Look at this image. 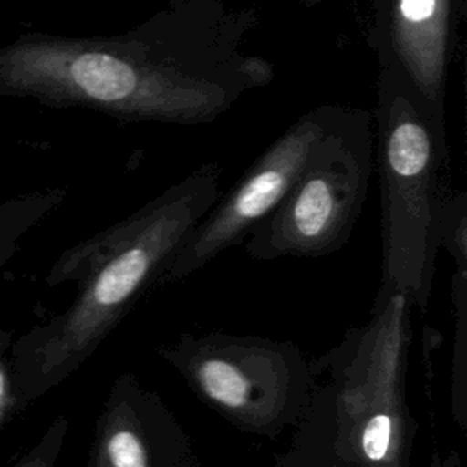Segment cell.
Masks as SVG:
<instances>
[{
	"label": "cell",
	"mask_w": 467,
	"mask_h": 467,
	"mask_svg": "<svg viewBox=\"0 0 467 467\" xmlns=\"http://www.w3.org/2000/svg\"><path fill=\"white\" fill-rule=\"evenodd\" d=\"M66 199L64 188H44L0 201V268L15 255L24 235Z\"/></svg>",
	"instance_id": "30bf717a"
},
{
	"label": "cell",
	"mask_w": 467,
	"mask_h": 467,
	"mask_svg": "<svg viewBox=\"0 0 467 467\" xmlns=\"http://www.w3.org/2000/svg\"><path fill=\"white\" fill-rule=\"evenodd\" d=\"M254 7L168 0L119 35L22 33L0 46V97L84 108L120 122L212 124L274 80L248 53Z\"/></svg>",
	"instance_id": "6da1fadb"
},
{
	"label": "cell",
	"mask_w": 467,
	"mask_h": 467,
	"mask_svg": "<svg viewBox=\"0 0 467 467\" xmlns=\"http://www.w3.org/2000/svg\"><path fill=\"white\" fill-rule=\"evenodd\" d=\"M279 467H327V465H323L321 462H317L299 451L288 449V452L283 458H279Z\"/></svg>",
	"instance_id": "5bb4252c"
},
{
	"label": "cell",
	"mask_w": 467,
	"mask_h": 467,
	"mask_svg": "<svg viewBox=\"0 0 467 467\" xmlns=\"http://www.w3.org/2000/svg\"><path fill=\"white\" fill-rule=\"evenodd\" d=\"M465 0H372L368 44L379 71L414 100L445 142V93Z\"/></svg>",
	"instance_id": "ba28073f"
},
{
	"label": "cell",
	"mask_w": 467,
	"mask_h": 467,
	"mask_svg": "<svg viewBox=\"0 0 467 467\" xmlns=\"http://www.w3.org/2000/svg\"><path fill=\"white\" fill-rule=\"evenodd\" d=\"M372 171V111L345 106L285 199L246 237V254L272 261L337 252L363 212Z\"/></svg>",
	"instance_id": "8992f818"
},
{
	"label": "cell",
	"mask_w": 467,
	"mask_h": 467,
	"mask_svg": "<svg viewBox=\"0 0 467 467\" xmlns=\"http://www.w3.org/2000/svg\"><path fill=\"white\" fill-rule=\"evenodd\" d=\"M67 432V420L66 416H57L40 440L27 449L11 467H55L62 445L66 441Z\"/></svg>",
	"instance_id": "7c38bea8"
},
{
	"label": "cell",
	"mask_w": 467,
	"mask_h": 467,
	"mask_svg": "<svg viewBox=\"0 0 467 467\" xmlns=\"http://www.w3.org/2000/svg\"><path fill=\"white\" fill-rule=\"evenodd\" d=\"M11 332H0V425L20 405L11 363Z\"/></svg>",
	"instance_id": "4fadbf2b"
},
{
	"label": "cell",
	"mask_w": 467,
	"mask_h": 467,
	"mask_svg": "<svg viewBox=\"0 0 467 467\" xmlns=\"http://www.w3.org/2000/svg\"><path fill=\"white\" fill-rule=\"evenodd\" d=\"M374 117L381 190V281L376 297L403 294L412 306L429 305L449 168L441 144L409 93L378 75Z\"/></svg>",
	"instance_id": "277c9868"
},
{
	"label": "cell",
	"mask_w": 467,
	"mask_h": 467,
	"mask_svg": "<svg viewBox=\"0 0 467 467\" xmlns=\"http://www.w3.org/2000/svg\"><path fill=\"white\" fill-rule=\"evenodd\" d=\"M429 467H462L460 454H458V451H449L445 456L434 452Z\"/></svg>",
	"instance_id": "9a60e30c"
},
{
	"label": "cell",
	"mask_w": 467,
	"mask_h": 467,
	"mask_svg": "<svg viewBox=\"0 0 467 467\" xmlns=\"http://www.w3.org/2000/svg\"><path fill=\"white\" fill-rule=\"evenodd\" d=\"M221 166H197L151 201L60 254L46 275L49 286L78 285L73 303L33 327L11 347L20 405L73 374L159 283L188 235L221 192Z\"/></svg>",
	"instance_id": "7a4b0ae2"
},
{
	"label": "cell",
	"mask_w": 467,
	"mask_h": 467,
	"mask_svg": "<svg viewBox=\"0 0 467 467\" xmlns=\"http://www.w3.org/2000/svg\"><path fill=\"white\" fill-rule=\"evenodd\" d=\"M410 301L376 297L370 317L314 363L312 401L294 449L327 467H410L416 420L407 405Z\"/></svg>",
	"instance_id": "3957f363"
},
{
	"label": "cell",
	"mask_w": 467,
	"mask_h": 467,
	"mask_svg": "<svg viewBox=\"0 0 467 467\" xmlns=\"http://www.w3.org/2000/svg\"><path fill=\"white\" fill-rule=\"evenodd\" d=\"M345 106L321 104L301 113L234 182L199 221L164 272L159 288L201 270L224 250L237 246L285 199L319 140Z\"/></svg>",
	"instance_id": "52a82bcc"
},
{
	"label": "cell",
	"mask_w": 467,
	"mask_h": 467,
	"mask_svg": "<svg viewBox=\"0 0 467 467\" xmlns=\"http://www.w3.org/2000/svg\"><path fill=\"white\" fill-rule=\"evenodd\" d=\"M452 372L451 403L452 418L460 429L467 421V268H454L452 274Z\"/></svg>",
	"instance_id": "8fae6325"
},
{
	"label": "cell",
	"mask_w": 467,
	"mask_h": 467,
	"mask_svg": "<svg viewBox=\"0 0 467 467\" xmlns=\"http://www.w3.org/2000/svg\"><path fill=\"white\" fill-rule=\"evenodd\" d=\"M192 392L235 429L277 440L312 401L314 363L292 341L255 334H181L157 347Z\"/></svg>",
	"instance_id": "5b68a950"
},
{
	"label": "cell",
	"mask_w": 467,
	"mask_h": 467,
	"mask_svg": "<svg viewBox=\"0 0 467 467\" xmlns=\"http://www.w3.org/2000/svg\"><path fill=\"white\" fill-rule=\"evenodd\" d=\"M88 467H202L164 400L131 372L119 374L100 407Z\"/></svg>",
	"instance_id": "9c48e42d"
}]
</instances>
